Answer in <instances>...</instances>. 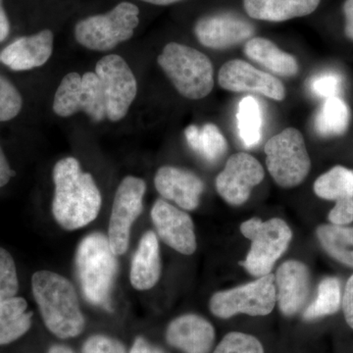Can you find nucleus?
Segmentation results:
<instances>
[{
  "label": "nucleus",
  "instance_id": "f257e3e1",
  "mask_svg": "<svg viewBox=\"0 0 353 353\" xmlns=\"http://www.w3.org/2000/svg\"><path fill=\"white\" fill-rule=\"evenodd\" d=\"M52 176L55 185L52 213L60 226L74 231L97 219L101 208V192L94 179L83 172L76 158L59 160Z\"/></svg>",
  "mask_w": 353,
  "mask_h": 353
},
{
  "label": "nucleus",
  "instance_id": "f03ea898",
  "mask_svg": "<svg viewBox=\"0 0 353 353\" xmlns=\"http://www.w3.org/2000/svg\"><path fill=\"white\" fill-rule=\"evenodd\" d=\"M32 289L44 325L59 339L80 336L85 329L76 290L63 276L50 271L32 275Z\"/></svg>",
  "mask_w": 353,
  "mask_h": 353
},
{
  "label": "nucleus",
  "instance_id": "7ed1b4c3",
  "mask_svg": "<svg viewBox=\"0 0 353 353\" xmlns=\"http://www.w3.org/2000/svg\"><path fill=\"white\" fill-rule=\"evenodd\" d=\"M118 255L101 233L88 234L77 248L76 270L88 303L109 310L118 271Z\"/></svg>",
  "mask_w": 353,
  "mask_h": 353
},
{
  "label": "nucleus",
  "instance_id": "20e7f679",
  "mask_svg": "<svg viewBox=\"0 0 353 353\" xmlns=\"http://www.w3.org/2000/svg\"><path fill=\"white\" fill-rule=\"evenodd\" d=\"M176 92L192 101L204 99L214 87L211 60L201 51L185 44L169 43L157 58Z\"/></svg>",
  "mask_w": 353,
  "mask_h": 353
},
{
  "label": "nucleus",
  "instance_id": "39448f33",
  "mask_svg": "<svg viewBox=\"0 0 353 353\" xmlns=\"http://www.w3.org/2000/svg\"><path fill=\"white\" fill-rule=\"evenodd\" d=\"M139 9L131 2H121L105 14L90 16L75 26V38L90 50L109 51L129 41L139 24Z\"/></svg>",
  "mask_w": 353,
  "mask_h": 353
},
{
  "label": "nucleus",
  "instance_id": "423d86ee",
  "mask_svg": "<svg viewBox=\"0 0 353 353\" xmlns=\"http://www.w3.org/2000/svg\"><path fill=\"white\" fill-rule=\"evenodd\" d=\"M240 229L243 236L252 243L241 265L255 277L268 275L292 241L289 225L279 218L267 221L252 218L243 222Z\"/></svg>",
  "mask_w": 353,
  "mask_h": 353
},
{
  "label": "nucleus",
  "instance_id": "0eeeda50",
  "mask_svg": "<svg viewBox=\"0 0 353 353\" xmlns=\"http://www.w3.org/2000/svg\"><path fill=\"white\" fill-rule=\"evenodd\" d=\"M264 152L269 173L280 187H296L308 176L311 160L303 134L299 130L287 128L272 137Z\"/></svg>",
  "mask_w": 353,
  "mask_h": 353
},
{
  "label": "nucleus",
  "instance_id": "6e6552de",
  "mask_svg": "<svg viewBox=\"0 0 353 353\" xmlns=\"http://www.w3.org/2000/svg\"><path fill=\"white\" fill-rule=\"evenodd\" d=\"M276 303L275 275L270 273L248 284L216 292L209 308L216 317L229 319L238 314H270Z\"/></svg>",
  "mask_w": 353,
  "mask_h": 353
},
{
  "label": "nucleus",
  "instance_id": "1a4fd4ad",
  "mask_svg": "<svg viewBox=\"0 0 353 353\" xmlns=\"http://www.w3.org/2000/svg\"><path fill=\"white\" fill-rule=\"evenodd\" d=\"M52 108L59 117H70L82 111L94 122L108 118L99 77L94 72L67 74L55 92Z\"/></svg>",
  "mask_w": 353,
  "mask_h": 353
},
{
  "label": "nucleus",
  "instance_id": "9d476101",
  "mask_svg": "<svg viewBox=\"0 0 353 353\" xmlns=\"http://www.w3.org/2000/svg\"><path fill=\"white\" fill-rule=\"evenodd\" d=\"M95 74L103 92L106 116L112 122H119L126 117L138 94L136 77L126 60L117 54L102 57Z\"/></svg>",
  "mask_w": 353,
  "mask_h": 353
},
{
  "label": "nucleus",
  "instance_id": "9b49d317",
  "mask_svg": "<svg viewBox=\"0 0 353 353\" xmlns=\"http://www.w3.org/2000/svg\"><path fill=\"white\" fill-rule=\"evenodd\" d=\"M145 181L134 176L123 179L115 197L109 221L108 241L116 255H122L129 248L130 234L134 221L143 211Z\"/></svg>",
  "mask_w": 353,
  "mask_h": 353
},
{
  "label": "nucleus",
  "instance_id": "f8f14e48",
  "mask_svg": "<svg viewBox=\"0 0 353 353\" xmlns=\"http://www.w3.org/2000/svg\"><path fill=\"white\" fill-rule=\"evenodd\" d=\"M264 176L263 167L256 158L245 152L236 153L228 159L224 170L216 178V190L227 203L241 205Z\"/></svg>",
  "mask_w": 353,
  "mask_h": 353
},
{
  "label": "nucleus",
  "instance_id": "ddd939ff",
  "mask_svg": "<svg viewBox=\"0 0 353 353\" xmlns=\"http://www.w3.org/2000/svg\"><path fill=\"white\" fill-rule=\"evenodd\" d=\"M218 82L229 92L262 94L276 101H283L285 97V88L278 78L243 60H230L223 65Z\"/></svg>",
  "mask_w": 353,
  "mask_h": 353
},
{
  "label": "nucleus",
  "instance_id": "4468645a",
  "mask_svg": "<svg viewBox=\"0 0 353 353\" xmlns=\"http://www.w3.org/2000/svg\"><path fill=\"white\" fill-rule=\"evenodd\" d=\"M255 28L238 14L222 12L203 16L194 26V34L202 46L227 50L252 39Z\"/></svg>",
  "mask_w": 353,
  "mask_h": 353
},
{
  "label": "nucleus",
  "instance_id": "2eb2a0df",
  "mask_svg": "<svg viewBox=\"0 0 353 353\" xmlns=\"http://www.w3.org/2000/svg\"><path fill=\"white\" fill-rule=\"evenodd\" d=\"M152 219L158 236L167 245L185 255L196 252L194 222L185 211L164 199H157L152 206Z\"/></svg>",
  "mask_w": 353,
  "mask_h": 353
},
{
  "label": "nucleus",
  "instance_id": "dca6fc26",
  "mask_svg": "<svg viewBox=\"0 0 353 353\" xmlns=\"http://www.w3.org/2000/svg\"><path fill=\"white\" fill-rule=\"evenodd\" d=\"M310 273L306 265L289 260L275 275L276 297L282 314L290 317L303 310L310 294Z\"/></svg>",
  "mask_w": 353,
  "mask_h": 353
},
{
  "label": "nucleus",
  "instance_id": "f3484780",
  "mask_svg": "<svg viewBox=\"0 0 353 353\" xmlns=\"http://www.w3.org/2000/svg\"><path fill=\"white\" fill-rule=\"evenodd\" d=\"M154 185L165 199L175 202L185 210H194L199 205L204 185L196 174L176 167L163 166L155 174Z\"/></svg>",
  "mask_w": 353,
  "mask_h": 353
},
{
  "label": "nucleus",
  "instance_id": "a211bd4d",
  "mask_svg": "<svg viewBox=\"0 0 353 353\" xmlns=\"http://www.w3.org/2000/svg\"><path fill=\"white\" fill-rule=\"evenodd\" d=\"M215 336L212 324L196 314L180 316L166 330L167 343L183 353H210Z\"/></svg>",
  "mask_w": 353,
  "mask_h": 353
},
{
  "label": "nucleus",
  "instance_id": "6ab92c4d",
  "mask_svg": "<svg viewBox=\"0 0 353 353\" xmlns=\"http://www.w3.org/2000/svg\"><path fill=\"white\" fill-rule=\"evenodd\" d=\"M54 36L46 29L16 39L0 52V62L14 71H27L43 66L53 52Z\"/></svg>",
  "mask_w": 353,
  "mask_h": 353
},
{
  "label": "nucleus",
  "instance_id": "aec40b11",
  "mask_svg": "<svg viewBox=\"0 0 353 353\" xmlns=\"http://www.w3.org/2000/svg\"><path fill=\"white\" fill-rule=\"evenodd\" d=\"M161 276V257L158 239L154 232L148 231L139 241L130 272V280L134 289L150 290Z\"/></svg>",
  "mask_w": 353,
  "mask_h": 353
},
{
  "label": "nucleus",
  "instance_id": "412c9836",
  "mask_svg": "<svg viewBox=\"0 0 353 353\" xmlns=\"http://www.w3.org/2000/svg\"><path fill=\"white\" fill-rule=\"evenodd\" d=\"M321 0H243L250 18L267 22H285L314 12Z\"/></svg>",
  "mask_w": 353,
  "mask_h": 353
},
{
  "label": "nucleus",
  "instance_id": "4be33fe9",
  "mask_svg": "<svg viewBox=\"0 0 353 353\" xmlns=\"http://www.w3.org/2000/svg\"><path fill=\"white\" fill-rule=\"evenodd\" d=\"M246 57L282 77H294L299 73L296 58L278 48L270 39L252 38L245 44Z\"/></svg>",
  "mask_w": 353,
  "mask_h": 353
},
{
  "label": "nucleus",
  "instance_id": "5701e85b",
  "mask_svg": "<svg viewBox=\"0 0 353 353\" xmlns=\"http://www.w3.org/2000/svg\"><path fill=\"white\" fill-rule=\"evenodd\" d=\"M32 312L23 297H12L0 303V345L19 340L32 326Z\"/></svg>",
  "mask_w": 353,
  "mask_h": 353
},
{
  "label": "nucleus",
  "instance_id": "b1692460",
  "mask_svg": "<svg viewBox=\"0 0 353 353\" xmlns=\"http://www.w3.org/2000/svg\"><path fill=\"white\" fill-rule=\"evenodd\" d=\"M185 136L190 148L209 162L218 161L227 152L226 139L215 124L209 123L201 129L190 125L185 129Z\"/></svg>",
  "mask_w": 353,
  "mask_h": 353
},
{
  "label": "nucleus",
  "instance_id": "393cba45",
  "mask_svg": "<svg viewBox=\"0 0 353 353\" xmlns=\"http://www.w3.org/2000/svg\"><path fill=\"white\" fill-rule=\"evenodd\" d=\"M316 234L330 256L353 268V227L325 224L317 228Z\"/></svg>",
  "mask_w": 353,
  "mask_h": 353
},
{
  "label": "nucleus",
  "instance_id": "a878e982",
  "mask_svg": "<svg viewBox=\"0 0 353 353\" xmlns=\"http://www.w3.org/2000/svg\"><path fill=\"white\" fill-rule=\"evenodd\" d=\"M350 108L340 97L327 99L315 118V129L320 136H341L350 124Z\"/></svg>",
  "mask_w": 353,
  "mask_h": 353
},
{
  "label": "nucleus",
  "instance_id": "bb28decb",
  "mask_svg": "<svg viewBox=\"0 0 353 353\" xmlns=\"http://www.w3.org/2000/svg\"><path fill=\"white\" fill-rule=\"evenodd\" d=\"M340 281L336 278H326L318 285L317 297L304 310L303 319L313 321L319 318L333 315L338 312L341 305Z\"/></svg>",
  "mask_w": 353,
  "mask_h": 353
},
{
  "label": "nucleus",
  "instance_id": "cd10ccee",
  "mask_svg": "<svg viewBox=\"0 0 353 353\" xmlns=\"http://www.w3.org/2000/svg\"><path fill=\"white\" fill-rule=\"evenodd\" d=\"M313 190L316 196L326 201H339L353 190V171L336 166L316 180Z\"/></svg>",
  "mask_w": 353,
  "mask_h": 353
},
{
  "label": "nucleus",
  "instance_id": "c85d7f7f",
  "mask_svg": "<svg viewBox=\"0 0 353 353\" xmlns=\"http://www.w3.org/2000/svg\"><path fill=\"white\" fill-rule=\"evenodd\" d=\"M236 120L241 141L246 148L256 145L261 139L262 111L254 97L248 95L241 99Z\"/></svg>",
  "mask_w": 353,
  "mask_h": 353
},
{
  "label": "nucleus",
  "instance_id": "c756f323",
  "mask_svg": "<svg viewBox=\"0 0 353 353\" xmlns=\"http://www.w3.org/2000/svg\"><path fill=\"white\" fill-rule=\"evenodd\" d=\"M212 353H264V348L252 334L232 332L223 338Z\"/></svg>",
  "mask_w": 353,
  "mask_h": 353
},
{
  "label": "nucleus",
  "instance_id": "7c9ffc66",
  "mask_svg": "<svg viewBox=\"0 0 353 353\" xmlns=\"http://www.w3.org/2000/svg\"><path fill=\"white\" fill-rule=\"evenodd\" d=\"M19 290L15 262L10 253L0 248V303L12 299Z\"/></svg>",
  "mask_w": 353,
  "mask_h": 353
},
{
  "label": "nucleus",
  "instance_id": "2f4dec72",
  "mask_svg": "<svg viewBox=\"0 0 353 353\" xmlns=\"http://www.w3.org/2000/svg\"><path fill=\"white\" fill-rule=\"evenodd\" d=\"M23 99L12 83L0 76V122L14 119L20 113Z\"/></svg>",
  "mask_w": 353,
  "mask_h": 353
},
{
  "label": "nucleus",
  "instance_id": "473e14b6",
  "mask_svg": "<svg viewBox=\"0 0 353 353\" xmlns=\"http://www.w3.org/2000/svg\"><path fill=\"white\" fill-rule=\"evenodd\" d=\"M343 78L336 72H325L311 80L310 88L313 94L323 99H331L340 95L343 90Z\"/></svg>",
  "mask_w": 353,
  "mask_h": 353
},
{
  "label": "nucleus",
  "instance_id": "72a5a7b5",
  "mask_svg": "<svg viewBox=\"0 0 353 353\" xmlns=\"http://www.w3.org/2000/svg\"><path fill=\"white\" fill-rule=\"evenodd\" d=\"M83 353H128L120 341L105 334H94L83 343Z\"/></svg>",
  "mask_w": 353,
  "mask_h": 353
},
{
  "label": "nucleus",
  "instance_id": "f704fd0d",
  "mask_svg": "<svg viewBox=\"0 0 353 353\" xmlns=\"http://www.w3.org/2000/svg\"><path fill=\"white\" fill-rule=\"evenodd\" d=\"M329 220L331 224L345 225L353 221V190L347 196L336 201V205L330 211Z\"/></svg>",
  "mask_w": 353,
  "mask_h": 353
},
{
  "label": "nucleus",
  "instance_id": "c9c22d12",
  "mask_svg": "<svg viewBox=\"0 0 353 353\" xmlns=\"http://www.w3.org/2000/svg\"><path fill=\"white\" fill-rule=\"evenodd\" d=\"M341 304L345 321L348 326L353 329V275L348 279Z\"/></svg>",
  "mask_w": 353,
  "mask_h": 353
},
{
  "label": "nucleus",
  "instance_id": "e433bc0d",
  "mask_svg": "<svg viewBox=\"0 0 353 353\" xmlns=\"http://www.w3.org/2000/svg\"><path fill=\"white\" fill-rule=\"evenodd\" d=\"M129 353H164L161 348L152 345L143 336H138L132 343Z\"/></svg>",
  "mask_w": 353,
  "mask_h": 353
},
{
  "label": "nucleus",
  "instance_id": "4c0bfd02",
  "mask_svg": "<svg viewBox=\"0 0 353 353\" xmlns=\"http://www.w3.org/2000/svg\"><path fill=\"white\" fill-rule=\"evenodd\" d=\"M14 176V171L7 161L3 150L0 148V188L4 187Z\"/></svg>",
  "mask_w": 353,
  "mask_h": 353
},
{
  "label": "nucleus",
  "instance_id": "58836bf2",
  "mask_svg": "<svg viewBox=\"0 0 353 353\" xmlns=\"http://www.w3.org/2000/svg\"><path fill=\"white\" fill-rule=\"evenodd\" d=\"M345 17V32L348 39L353 41V0H345L343 4Z\"/></svg>",
  "mask_w": 353,
  "mask_h": 353
},
{
  "label": "nucleus",
  "instance_id": "ea45409f",
  "mask_svg": "<svg viewBox=\"0 0 353 353\" xmlns=\"http://www.w3.org/2000/svg\"><path fill=\"white\" fill-rule=\"evenodd\" d=\"M10 32V23L3 8L2 0H0V43L8 37Z\"/></svg>",
  "mask_w": 353,
  "mask_h": 353
},
{
  "label": "nucleus",
  "instance_id": "a19ab883",
  "mask_svg": "<svg viewBox=\"0 0 353 353\" xmlns=\"http://www.w3.org/2000/svg\"><path fill=\"white\" fill-rule=\"evenodd\" d=\"M48 353H75L73 350L63 345H52L48 350Z\"/></svg>",
  "mask_w": 353,
  "mask_h": 353
},
{
  "label": "nucleus",
  "instance_id": "79ce46f5",
  "mask_svg": "<svg viewBox=\"0 0 353 353\" xmlns=\"http://www.w3.org/2000/svg\"><path fill=\"white\" fill-rule=\"evenodd\" d=\"M146 3L154 4V6H170L176 2L182 1V0H141Z\"/></svg>",
  "mask_w": 353,
  "mask_h": 353
}]
</instances>
